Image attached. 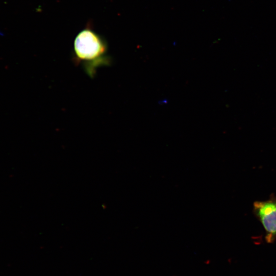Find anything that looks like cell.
Returning <instances> with one entry per match:
<instances>
[{
  "instance_id": "cell-1",
  "label": "cell",
  "mask_w": 276,
  "mask_h": 276,
  "mask_svg": "<svg viewBox=\"0 0 276 276\" xmlns=\"http://www.w3.org/2000/svg\"><path fill=\"white\" fill-rule=\"evenodd\" d=\"M108 48L104 38L95 32L90 25L81 30L73 42V59L82 66L85 73L94 78L97 70L111 63Z\"/></svg>"
},
{
  "instance_id": "cell-2",
  "label": "cell",
  "mask_w": 276,
  "mask_h": 276,
  "mask_svg": "<svg viewBox=\"0 0 276 276\" xmlns=\"http://www.w3.org/2000/svg\"><path fill=\"white\" fill-rule=\"evenodd\" d=\"M252 211L265 229L266 242L272 243L276 239V196L272 194L266 200L255 201Z\"/></svg>"
}]
</instances>
